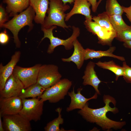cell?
<instances>
[{
  "instance_id": "1",
  "label": "cell",
  "mask_w": 131,
  "mask_h": 131,
  "mask_svg": "<svg viewBox=\"0 0 131 131\" xmlns=\"http://www.w3.org/2000/svg\"><path fill=\"white\" fill-rule=\"evenodd\" d=\"M103 100L105 106L102 107L93 109L88 106L87 103L83 108L80 109L78 113L87 121L95 123L103 130L109 131L112 129L115 130L122 128L126 124L125 122H117L112 120L106 116L107 113L111 112L114 114L118 113V109L115 107L112 108L109 105L111 102L115 104V100L109 95H104Z\"/></svg>"
},
{
  "instance_id": "2",
  "label": "cell",
  "mask_w": 131,
  "mask_h": 131,
  "mask_svg": "<svg viewBox=\"0 0 131 131\" xmlns=\"http://www.w3.org/2000/svg\"><path fill=\"white\" fill-rule=\"evenodd\" d=\"M35 13L30 6L25 10L14 16L12 19L3 24L1 28H4L9 30L12 33L14 42L16 47L20 48L21 42L18 34L21 29L24 26H29V31L33 28V21L35 16Z\"/></svg>"
},
{
  "instance_id": "3",
  "label": "cell",
  "mask_w": 131,
  "mask_h": 131,
  "mask_svg": "<svg viewBox=\"0 0 131 131\" xmlns=\"http://www.w3.org/2000/svg\"><path fill=\"white\" fill-rule=\"evenodd\" d=\"M49 1V7L47 11L48 15L41 25V28L48 29L54 25L64 29L70 27V26L67 25L65 20L66 14L65 12L69 9V6L64 4L62 0Z\"/></svg>"
},
{
  "instance_id": "4",
  "label": "cell",
  "mask_w": 131,
  "mask_h": 131,
  "mask_svg": "<svg viewBox=\"0 0 131 131\" xmlns=\"http://www.w3.org/2000/svg\"><path fill=\"white\" fill-rule=\"evenodd\" d=\"M57 28L56 26H53L50 28H41L44 33L43 37L42 38V41L45 38H48L50 42L48 48L47 52L51 54L53 52L54 49L60 45L63 46L65 49L70 50L74 47V41L78 37L80 34V29L78 27L73 26L72 27L73 32L70 37L66 40H63L55 37L53 35V30Z\"/></svg>"
},
{
  "instance_id": "5",
  "label": "cell",
  "mask_w": 131,
  "mask_h": 131,
  "mask_svg": "<svg viewBox=\"0 0 131 131\" xmlns=\"http://www.w3.org/2000/svg\"><path fill=\"white\" fill-rule=\"evenodd\" d=\"M72 84V81L68 79H61L53 85L46 89L38 98L44 102L48 100L50 103H56L64 99Z\"/></svg>"
},
{
  "instance_id": "6",
  "label": "cell",
  "mask_w": 131,
  "mask_h": 131,
  "mask_svg": "<svg viewBox=\"0 0 131 131\" xmlns=\"http://www.w3.org/2000/svg\"><path fill=\"white\" fill-rule=\"evenodd\" d=\"M39 99H22L23 107L19 114L30 121L40 120L43 113L44 102Z\"/></svg>"
},
{
  "instance_id": "7",
  "label": "cell",
  "mask_w": 131,
  "mask_h": 131,
  "mask_svg": "<svg viewBox=\"0 0 131 131\" xmlns=\"http://www.w3.org/2000/svg\"><path fill=\"white\" fill-rule=\"evenodd\" d=\"M61 77L57 66L51 64L41 65L39 70L37 83L47 89L57 82Z\"/></svg>"
},
{
  "instance_id": "8",
  "label": "cell",
  "mask_w": 131,
  "mask_h": 131,
  "mask_svg": "<svg viewBox=\"0 0 131 131\" xmlns=\"http://www.w3.org/2000/svg\"><path fill=\"white\" fill-rule=\"evenodd\" d=\"M41 65L38 64L32 67L26 68L16 66L12 74L22 82L25 89L37 83L39 70Z\"/></svg>"
},
{
  "instance_id": "9",
  "label": "cell",
  "mask_w": 131,
  "mask_h": 131,
  "mask_svg": "<svg viewBox=\"0 0 131 131\" xmlns=\"http://www.w3.org/2000/svg\"><path fill=\"white\" fill-rule=\"evenodd\" d=\"M2 117L5 131H30L32 130L30 121L19 113L5 115Z\"/></svg>"
},
{
  "instance_id": "10",
  "label": "cell",
  "mask_w": 131,
  "mask_h": 131,
  "mask_svg": "<svg viewBox=\"0 0 131 131\" xmlns=\"http://www.w3.org/2000/svg\"><path fill=\"white\" fill-rule=\"evenodd\" d=\"M87 30L97 37L99 44L111 46L112 42L117 34L110 33L95 21L85 20L84 22Z\"/></svg>"
},
{
  "instance_id": "11",
  "label": "cell",
  "mask_w": 131,
  "mask_h": 131,
  "mask_svg": "<svg viewBox=\"0 0 131 131\" xmlns=\"http://www.w3.org/2000/svg\"><path fill=\"white\" fill-rule=\"evenodd\" d=\"M25 89L22 82L12 74L7 80L4 88L0 91V98L18 97Z\"/></svg>"
},
{
  "instance_id": "12",
  "label": "cell",
  "mask_w": 131,
  "mask_h": 131,
  "mask_svg": "<svg viewBox=\"0 0 131 131\" xmlns=\"http://www.w3.org/2000/svg\"><path fill=\"white\" fill-rule=\"evenodd\" d=\"M22 107V99L18 96L0 98V113L2 117L19 113Z\"/></svg>"
},
{
  "instance_id": "13",
  "label": "cell",
  "mask_w": 131,
  "mask_h": 131,
  "mask_svg": "<svg viewBox=\"0 0 131 131\" xmlns=\"http://www.w3.org/2000/svg\"><path fill=\"white\" fill-rule=\"evenodd\" d=\"M82 90V88H78L77 93H75L73 87L72 90L68 92V95L70 98L71 100L69 106L66 108L67 112H69L76 109H82L89 100L97 98L98 94L96 92L92 97L89 98H86L81 93Z\"/></svg>"
},
{
  "instance_id": "14",
  "label": "cell",
  "mask_w": 131,
  "mask_h": 131,
  "mask_svg": "<svg viewBox=\"0 0 131 131\" xmlns=\"http://www.w3.org/2000/svg\"><path fill=\"white\" fill-rule=\"evenodd\" d=\"M91 5L87 0H75L71 10L66 14L65 20L67 21L74 15L80 14L85 16V20L92 21L90 7Z\"/></svg>"
},
{
  "instance_id": "15",
  "label": "cell",
  "mask_w": 131,
  "mask_h": 131,
  "mask_svg": "<svg viewBox=\"0 0 131 131\" xmlns=\"http://www.w3.org/2000/svg\"><path fill=\"white\" fill-rule=\"evenodd\" d=\"M21 52L16 51L12 56L10 61L6 65L0 64V91L4 88L8 78L12 74L14 68L19 61Z\"/></svg>"
},
{
  "instance_id": "16",
  "label": "cell",
  "mask_w": 131,
  "mask_h": 131,
  "mask_svg": "<svg viewBox=\"0 0 131 131\" xmlns=\"http://www.w3.org/2000/svg\"><path fill=\"white\" fill-rule=\"evenodd\" d=\"M95 63L90 61L87 64L82 77V84L84 86L90 85L92 86L98 94H100L98 89V86L102 82L98 78L94 70Z\"/></svg>"
},
{
  "instance_id": "17",
  "label": "cell",
  "mask_w": 131,
  "mask_h": 131,
  "mask_svg": "<svg viewBox=\"0 0 131 131\" xmlns=\"http://www.w3.org/2000/svg\"><path fill=\"white\" fill-rule=\"evenodd\" d=\"M49 0H29L30 6L35 13L34 20L41 25L44 23L48 9Z\"/></svg>"
},
{
  "instance_id": "18",
  "label": "cell",
  "mask_w": 131,
  "mask_h": 131,
  "mask_svg": "<svg viewBox=\"0 0 131 131\" xmlns=\"http://www.w3.org/2000/svg\"><path fill=\"white\" fill-rule=\"evenodd\" d=\"M73 45L74 50L72 55L68 58H62L61 60L64 62H74L77 68L80 69L82 66L85 60V49L77 39L74 41Z\"/></svg>"
},
{
  "instance_id": "19",
  "label": "cell",
  "mask_w": 131,
  "mask_h": 131,
  "mask_svg": "<svg viewBox=\"0 0 131 131\" xmlns=\"http://www.w3.org/2000/svg\"><path fill=\"white\" fill-rule=\"evenodd\" d=\"M116 49L115 46H110L109 48L105 51L95 50L87 48L85 49V60L90 59L99 58L104 57H113L122 61H124L123 57L117 56L113 53Z\"/></svg>"
},
{
  "instance_id": "20",
  "label": "cell",
  "mask_w": 131,
  "mask_h": 131,
  "mask_svg": "<svg viewBox=\"0 0 131 131\" xmlns=\"http://www.w3.org/2000/svg\"><path fill=\"white\" fill-rule=\"evenodd\" d=\"M6 4V10L10 16L21 13L30 6L29 0H3Z\"/></svg>"
},
{
  "instance_id": "21",
  "label": "cell",
  "mask_w": 131,
  "mask_h": 131,
  "mask_svg": "<svg viewBox=\"0 0 131 131\" xmlns=\"http://www.w3.org/2000/svg\"><path fill=\"white\" fill-rule=\"evenodd\" d=\"M46 89L37 83L23 90L18 97L22 99L28 98H38L41 96Z\"/></svg>"
},
{
  "instance_id": "22",
  "label": "cell",
  "mask_w": 131,
  "mask_h": 131,
  "mask_svg": "<svg viewBox=\"0 0 131 131\" xmlns=\"http://www.w3.org/2000/svg\"><path fill=\"white\" fill-rule=\"evenodd\" d=\"M98 67L103 69L109 70L115 75V80L117 81L120 76H123L124 74V69L123 66L116 64L113 60L101 62L99 61L95 63Z\"/></svg>"
},
{
  "instance_id": "23",
  "label": "cell",
  "mask_w": 131,
  "mask_h": 131,
  "mask_svg": "<svg viewBox=\"0 0 131 131\" xmlns=\"http://www.w3.org/2000/svg\"><path fill=\"white\" fill-rule=\"evenodd\" d=\"M109 15L106 11L92 17V19L108 32L117 34V33L111 24Z\"/></svg>"
},
{
  "instance_id": "24",
  "label": "cell",
  "mask_w": 131,
  "mask_h": 131,
  "mask_svg": "<svg viewBox=\"0 0 131 131\" xmlns=\"http://www.w3.org/2000/svg\"><path fill=\"white\" fill-rule=\"evenodd\" d=\"M62 108L58 107L56 109V111L58 114V116L48 123L44 127L45 131H65L63 128L60 129V125L62 124L64 122L63 119L62 117L61 112Z\"/></svg>"
},
{
  "instance_id": "25",
  "label": "cell",
  "mask_w": 131,
  "mask_h": 131,
  "mask_svg": "<svg viewBox=\"0 0 131 131\" xmlns=\"http://www.w3.org/2000/svg\"><path fill=\"white\" fill-rule=\"evenodd\" d=\"M106 12L109 16L114 15H122L124 12L122 6L117 0H107L106 5Z\"/></svg>"
},
{
  "instance_id": "26",
  "label": "cell",
  "mask_w": 131,
  "mask_h": 131,
  "mask_svg": "<svg viewBox=\"0 0 131 131\" xmlns=\"http://www.w3.org/2000/svg\"><path fill=\"white\" fill-rule=\"evenodd\" d=\"M109 20L117 32L129 27L124 21L122 15H114L109 16Z\"/></svg>"
},
{
  "instance_id": "27",
  "label": "cell",
  "mask_w": 131,
  "mask_h": 131,
  "mask_svg": "<svg viewBox=\"0 0 131 131\" xmlns=\"http://www.w3.org/2000/svg\"><path fill=\"white\" fill-rule=\"evenodd\" d=\"M115 38L121 42L131 40V27L117 32Z\"/></svg>"
},
{
  "instance_id": "28",
  "label": "cell",
  "mask_w": 131,
  "mask_h": 131,
  "mask_svg": "<svg viewBox=\"0 0 131 131\" xmlns=\"http://www.w3.org/2000/svg\"><path fill=\"white\" fill-rule=\"evenodd\" d=\"M122 66L124 69V74L123 76L124 79L127 82L131 83V67L125 61L123 62Z\"/></svg>"
},
{
  "instance_id": "29",
  "label": "cell",
  "mask_w": 131,
  "mask_h": 131,
  "mask_svg": "<svg viewBox=\"0 0 131 131\" xmlns=\"http://www.w3.org/2000/svg\"><path fill=\"white\" fill-rule=\"evenodd\" d=\"M7 12L1 5L0 6V26L6 23L8 20Z\"/></svg>"
},
{
  "instance_id": "30",
  "label": "cell",
  "mask_w": 131,
  "mask_h": 131,
  "mask_svg": "<svg viewBox=\"0 0 131 131\" xmlns=\"http://www.w3.org/2000/svg\"><path fill=\"white\" fill-rule=\"evenodd\" d=\"M9 40V37L6 32L5 31L0 33V43L2 44L7 43Z\"/></svg>"
},
{
  "instance_id": "31",
  "label": "cell",
  "mask_w": 131,
  "mask_h": 131,
  "mask_svg": "<svg viewBox=\"0 0 131 131\" xmlns=\"http://www.w3.org/2000/svg\"><path fill=\"white\" fill-rule=\"evenodd\" d=\"M124 12L125 13V15L131 23V3L130 6L128 7L122 6Z\"/></svg>"
},
{
  "instance_id": "32",
  "label": "cell",
  "mask_w": 131,
  "mask_h": 131,
  "mask_svg": "<svg viewBox=\"0 0 131 131\" xmlns=\"http://www.w3.org/2000/svg\"><path fill=\"white\" fill-rule=\"evenodd\" d=\"M90 3L91 6V9L94 13H96L98 6L97 5V0H87Z\"/></svg>"
},
{
  "instance_id": "33",
  "label": "cell",
  "mask_w": 131,
  "mask_h": 131,
  "mask_svg": "<svg viewBox=\"0 0 131 131\" xmlns=\"http://www.w3.org/2000/svg\"><path fill=\"white\" fill-rule=\"evenodd\" d=\"M123 46L125 48L131 49V40L127 41L124 42Z\"/></svg>"
},
{
  "instance_id": "34",
  "label": "cell",
  "mask_w": 131,
  "mask_h": 131,
  "mask_svg": "<svg viewBox=\"0 0 131 131\" xmlns=\"http://www.w3.org/2000/svg\"><path fill=\"white\" fill-rule=\"evenodd\" d=\"M2 117L0 113V131H4L5 130L3 127V123L2 121Z\"/></svg>"
},
{
  "instance_id": "35",
  "label": "cell",
  "mask_w": 131,
  "mask_h": 131,
  "mask_svg": "<svg viewBox=\"0 0 131 131\" xmlns=\"http://www.w3.org/2000/svg\"><path fill=\"white\" fill-rule=\"evenodd\" d=\"M64 4H66L67 3L71 4L74 3L75 0H62Z\"/></svg>"
},
{
  "instance_id": "36",
  "label": "cell",
  "mask_w": 131,
  "mask_h": 131,
  "mask_svg": "<svg viewBox=\"0 0 131 131\" xmlns=\"http://www.w3.org/2000/svg\"><path fill=\"white\" fill-rule=\"evenodd\" d=\"M99 0L97 2V6H98L100 4V3H101V1L102 0Z\"/></svg>"
}]
</instances>
